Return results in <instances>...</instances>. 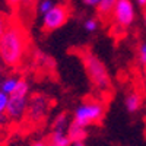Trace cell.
I'll list each match as a JSON object with an SVG mask.
<instances>
[{
  "instance_id": "obj_1",
  "label": "cell",
  "mask_w": 146,
  "mask_h": 146,
  "mask_svg": "<svg viewBox=\"0 0 146 146\" xmlns=\"http://www.w3.org/2000/svg\"><path fill=\"white\" fill-rule=\"evenodd\" d=\"M29 47V35L19 22H10L0 38V62L7 67H18Z\"/></svg>"
},
{
  "instance_id": "obj_2",
  "label": "cell",
  "mask_w": 146,
  "mask_h": 146,
  "mask_svg": "<svg viewBox=\"0 0 146 146\" xmlns=\"http://www.w3.org/2000/svg\"><path fill=\"white\" fill-rule=\"evenodd\" d=\"M82 62L86 70V75L91 80V83L96 89L100 91H108L111 88V76L110 72L105 66L102 60L94 54L89 50H83L82 51Z\"/></svg>"
},
{
  "instance_id": "obj_3",
  "label": "cell",
  "mask_w": 146,
  "mask_h": 146,
  "mask_svg": "<svg viewBox=\"0 0 146 146\" xmlns=\"http://www.w3.org/2000/svg\"><path fill=\"white\" fill-rule=\"evenodd\" d=\"M105 115V107L102 102L98 101H86L78 105L73 113V121L82 127H89L94 124H100Z\"/></svg>"
},
{
  "instance_id": "obj_4",
  "label": "cell",
  "mask_w": 146,
  "mask_h": 146,
  "mask_svg": "<svg viewBox=\"0 0 146 146\" xmlns=\"http://www.w3.org/2000/svg\"><path fill=\"white\" fill-rule=\"evenodd\" d=\"M70 18V9L66 5H54L47 13L42 15V29L47 32L57 31L64 27Z\"/></svg>"
},
{
  "instance_id": "obj_5",
  "label": "cell",
  "mask_w": 146,
  "mask_h": 146,
  "mask_svg": "<svg viewBox=\"0 0 146 146\" xmlns=\"http://www.w3.org/2000/svg\"><path fill=\"white\" fill-rule=\"evenodd\" d=\"M111 18L120 28H129L136 19V9L133 0H117Z\"/></svg>"
},
{
  "instance_id": "obj_6",
  "label": "cell",
  "mask_w": 146,
  "mask_h": 146,
  "mask_svg": "<svg viewBox=\"0 0 146 146\" xmlns=\"http://www.w3.org/2000/svg\"><path fill=\"white\" fill-rule=\"evenodd\" d=\"M48 110H50V100L45 95L36 94L31 100H28V110L27 114L31 123H41L47 117Z\"/></svg>"
},
{
  "instance_id": "obj_7",
  "label": "cell",
  "mask_w": 146,
  "mask_h": 146,
  "mask_svg": "<svg viewBox=\"0 0 146 146\" xmlns=\"http://www.w3.org/2000/svg\"><path fill=\"white\" fill-rule=\"evenodd\" d=\"M28 110V95H19V94H10L7 105H6V117L12 121H21L23 120Z\"/></svg>"
},
{
  "instance_id": "obj_8",
  "label": "cell",
  "mask_w": 146,
  "mask_h": 146,
  "mask_svg": "<svg viewBox=\"0 0 146 146\" xmlns=\"http://www.w3.org/2000/svg\"><path fill=\"white\" fill-rule=\"evenodd\" d=\"M124 105H126L127 113L136 114L139 110L142 108V105H143V100H142L140 94H137V92H130V94H127L126 98H124Z\"/></svg>"
},
{
  "instance_id": "obj_9",
  "label": "cell",
  "mask_w": 146,
  "mask_h": 146,
  "mask_svg": "<svg viewBox=\"0 0 146 146\" xmlns=\"http://www.w3.org/2000/svg\"><path fill=\"white\" fill-rule=\"evenodd\" d=\"M117 0H101V2L96 5V13L101 21H108L113 15V10L115 6Z\"/></svg>"
},
{
  "instance_id": "obj_10",
  "label": "cell",
  "mask_w": 146,
  "mask_h": 146,
  "mask_svg": "<svg viewBox=\"0 0 146 146\" xmlns=\"http://www.w3.org/2000/svg\"><path fill=\"white\" fill-rule=\"evenodd\" d=\"M66 133H67V136H69V139L72 142H75V140H85V139H86V135H88L86 129L79 126V124H76L75 121H72V123L69 124Z\"/></svg>"
},
{
  "instance_id": "obj_11",
  "label": "cell",
  "mask_w": 146,
  "mask_h": 146,
  "mask_svg": "<svg viewBox=\"0 0 146 146\" xmlns=\"http://www.w3.org/2000/svg\"><path fill=\"white\" fill-rule=\"evenodd\" d=\"M21 78L18 76H7L6 79H3L2 82H0V91L10 95V94H13L16 86H18V82H19Z\"/></svg>"
},
{
  "instance_id": "obj_12",
  "label": "cell",
  "mask_w": 146,
  "mask_h": 146,
  "mask_svg": "<svg viewBox=\"0 0 146 146\" xmlns=\"http://www.w3.org/2000/svg\"><path fill=\"white\" fill-rule=\"evenodd\" d=\"M50 143L56 145V146H70L72 140L69 139L66 131H51Z\"/></svg>"
},
{
  "instance_id": "obj_13",
  "label": "cell",
  "mask_w": 146,
  "mask_h": 146,
  "mask_svg": "<svg viewBox=\"0 0 146 146\" xmlns=\"http://www.w3.org/2000/svg\"><path fill=\"white\" fill-rule=\"evenodd\" d=\"M70 124V121L67 118V115L63 113L54 118L53 121V131H67V127Z\"/></svg>"
},
{
  "instance_id": "obj_14",
  "label": "cell",
  "mask_w": 146,
  "mask_h": 146,
  "mask_svg": "<svg viewBox=\"0 0 146 146\" xmlns=\"http://www.w3.org/2000/svg\"><path fill=\"white\" fill-rule=\"evenodd\" d=\"M100 27V22L98 19H95V18H88L86 21L83 22V28L86 29L88 32H95L96 29H98Z\"/></svg>"
},
{
  "instance_id": "obj_15",
  "label": "cell",
  "mask_w": 146,
  "mask_h": 146,
  "mask_svg": "<svg viewBox=\"0 0 146 146\" xmlns=\"http://www.w3.org/2000/svg\"><path fill=\"white\" fill-rule=\"evenodd\" d=\"M13 94H19V95H28L29 94V85L25 79H19L18 82V86L15 89Z\"/></svg>"
},
{
  "instance_id": "obj_16",
  "label": "cell",
  "mask_w": 146,
  "mask_h": 146,
  "mask_svg": "<svg viewBox=\"0 0 146 146\" xmlns=\"http://www.w3.org/2000/svg\"><path fill=\"white\" fill-rule=\"evenodd\" d=\"M53 6H54V2H53V0H40L38 5H36V7H38V12H40L41 15L47 13V12L50 10Z\"/></svg>"
},
{
  "instance_id": "obj_17",
  "label": "cell",
  "mask_w": 146,
  "mask_h": 146,
  "mask_svg": "<svg viewBox=\"0 0 146 146\" xmlns=\"http://www.w3.org/2000/svg\"><path fill=\"white\" fill-rule=\"evenodd\" d=\"M7 100H9V95L0 91V117H2L6 111V105H7Z\"/></svg>"
},
{
  "instance_id": "obj_18",
  "label": "cell",
  "mask_w": 146,
  "mask_h": 146,
  "mask_svg": "<svg viewBox=\"0 0 146 146\" xmlns=\"http://www.w3.org/2000/svg\"><path fill=\"white\" fill-rule=\"evenodd\" d=\"M38 2L40 0H21V7H23V9H27V10H31V9H34L36 5H38Z\"/></svg>"
},
{
  "instance_id": "obj_19",
  "label": "cell",
  "mask_w": 146,
  "mask_h": 146,
  "mask_svg": "<svg viewBox=\"0 0 146 146\" xmlns=\"http://www.w3.org/2000/svg\"><path fill=\"white\" fill-rule=\"evenodd\" d=\"M139 60L142 64L146 66V42H142L139 45Z\"/></svg>"
},
{
  "instance_id": "obj_20",
  "label": "cell",
  "mask_w": 146,
  "mask_h": 146,
  "mask_svg": "<svg viewBox=\"0 0 146 146\" xmlns=\"http://www.w3.org/2000/svg\"><path fill=\"white\" fill-rule=\"evenodd\" d=\"M7 23H9V18L6 15H3V13H0V38H2V35H3L6 27H7Z\"/></svg>"
},
{
  "instance_id": "obj_21",
  "label": "cell",
  "mask_w": 146,
  "mask_h": 146,
  "mask_svg": "<svg viewBox=\"0 0 146 146\" xmlns=\"http://www.w3.org/2000/svg\"><path fill=\"white\" fill-rule=\"evenodd\" d=\"M82 2H83V5H86L89 7H96V5H98L101 0H82Z\"/></svg>"
},
{
  "instance_id": "obj_22",
  "label": "cell",
  "mask_w": 146,
  "mask_h": 146,
  "mask_svg": "<svg viewBox=\"0 0 146 146\" xmlns=\"http://www.w3.org/2000/svg\"><path fill=\"white\" fill-rule=\"evenodd\" d=\"M70 146H86V143H85V140H75L70 143Z\"/></svg>"
},
{
  "instance_id": "obj_23",
  "label": "cell",
  "mask_w": 146,
  "mask_h": 146,
  "mask_svg": "<svg viewBox=\"0 0 146 146\" xmlns=\"http://www.w3.org/2000/svg\"><path fill=\"white\" fill-rule=\"evenodd\" d=\"M31 146H48V143L44 142V140H36V142H34Z\"/></svg>"
},
{
  "instance_id": "obj_24",
  "label": "cell",
  "mask_w": 146,
  "mask_h": 146,
  "mask_svg": "<svg viewBox=\"0 0 146 146\" xmlns=\"http://www.w3.org/2000/svg\"><path fill=\"white\" fill-rule=\"evenodd\" d=\"M7 3H9L10 6H13V7H18V6L21 5V0H7Z\"/></svg>"
},
{
  "instance_id": "obj_25",
  "label": "cell",
  "mask_w": 146,
  "mask_h": 146,
  "mask_svg": "<svg viewBox=\"0 0 146 146\" xmlns=\"http://www.w3.org/2000/svg\"><path fill=\"white\" fill-rule=\"evenodd\" d=\"M135 2H136L140 7H145V9H146V0H135Z\"/></svg>"
},
{
  "instance_id": "obj_26",
  "label": "cell",
  "mask_w": 146,
  "mask_h": 146,
  "mask_svg": "<svg viewBox=\"0 0 146 146\" xmlns=\"http://www.w3.org/2000/svg\"><path fill=\"white\" fill-rule=\"evenodd\" d=\"M145 23H146V10H145Z\"/></svg>"
},
{
  "instance_id": "obj_27",
  "label": "cell",
  "mask_w": 146,
  "mask_h": 146,
  "mask_svg": "<svg viewBox=\"0 0 146 146\" xmlns=\"http://www.w3.org/2000/svg\"><path fill=\"white\" fill-rule=\"evenodd\" d=\"M48 146H56V145H51V143H48Z\"/></svg>"
},
{
  "instance_id": "obj_28",
  "label": "cell",
  "mask_w": 146,
  "mask_h": 146,
  "mask_svg": "<svg viewBox=\"0 0 146 146\" xmlns=\"http://www.w3.org/2000/svg\"><path fill=\"white\" fill-rule=\"evenodd\" d=\"M145 121H146V117H145Z\"/></svg>"
}]
</instances>
